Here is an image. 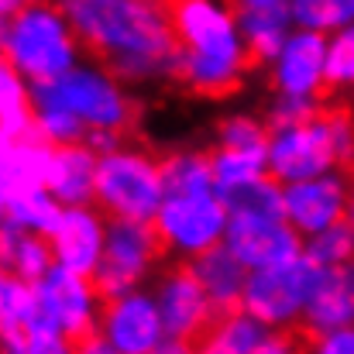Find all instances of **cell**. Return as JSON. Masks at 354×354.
I'll list each match as a JSON object with an SVG mask.
<instances>
[{
    "mask_svg": "<svg viewBox=\"0 0 354 354\" xmlns=\"http://www.w3.org/2000/svg\"><path fill=\"white\" fill-rule=\"evenodd\" d=\"M111 217L97 207V203H80V207H66L55 231H52V251L55 261L76 272L93 275L100 254H104V241H107Z\"/></svg>",
    "mask_w": 354,
    "mask_h": 354,
    "instance_id": "e0dca14e",
    "label": "cell"
},
{
    "mask_svg": "<svg viewBox=\"0 0 354 354\" xmlns=\"http://www.w3.org/2000/svg\"><path fill=\"white\" fill-rule=\"evenodd\" d=\"M0 52L31 80L45 83L86 59V48L59 0H31L7 17Z\"/></svg>",
    "mask_w": 354,
    "mask_h": 354,
    "instance_id": "8992f818",
    "label": "cell"
},
{
    "mask_svg": "<svg viewBox=\"0 0 354 354\" xmlns=\"http://www.w3.org/2000/svg\"><path fill=\"white\" fill-rule=\"evenodd\" d=\"M224 244L234 251L251 272H258V268H272V265H282V261L299 258L306 237L299 234L286 217H272V221L231 217V227H227Z\"/></svg>",
    "mask_w": 354,
    "mask_h": 354,
    "instance_id": "2e32d148",
    "label": "cell"
},
{
    "mask_svg": "<svg viewBox=\"0 0 354 354\" xmlns=\"http://www.w3.org/2000/svg\"><path fill=\"white\" fill-rule=\"evenodd\" d=\"M351 200V169H330L310 179H296V183H286V221L303 237H310L337 221H348Z\"/></svg>",
    "mask_w": 354,
    "mask_h": 354,
    "instance_id": "5bb4252c",
    "label": "cell"
},
{
    "mask_svg": "<svg viewBox=\"0 0 354 354\" xmlns=\"http://www.w3.org/2000/svg\"><path fill=\"white\" fill-rule=\"evenodd\" d=\"M151 292H155L162 320H165V354L196 351L207 327L217 317V306L210 303L193 265L169 258L162 265V272L151 279Z\"/></svg>",
    "mask_w": 354,
    "mask_h": 354,
    "instance_id": "8fae6325",
    "label": "cell"
},
{
    "mask_svg": "<svg viewBox=\"0 0 354 354\" xmlns=\"http://www.w3.org/2000/svg\"><path fill=\"white\" fill-rule=\"evenodd\" d=\"M210 169L217 186L227 193L241 183L265 176L268 172V148H231V145H214L210 148Z\"/></svg>",
    "mask_w": 354,
    "mask_h": 354,
    "instance_id": "4316f807",
    "label": "cell"
},
{
    "mask_svg": "<svg viewBox=\"0 0 354 354\" xmlns=\"http://www.w3.org/2000/svg\"><path fill=\"white\" fill-rule=\"evenodd\" d=\"M327 86L330 97L354 93V21L327 35Z\"/></svg>",
    "mask_w": 354,
    "mask_h": 354,
    "instance_id": "f546056e",
    "label": "cell"
},
{
    "mask_svg": "<svg viewBox=\"0 0 354 354\" xmlns=\"http://www.w3.org/2000/svg\"><path fill=\"white\" fill-rule=\"evenodd\" d=\"M165 196L155 214L158 237L172 261H193L196 254L224 244L231 227V207L214 179L210 151L176 148L162 155Z\"/></svg>",
    "mask_w": 354,
    "mask_h": 354,
    "instance_id": "277c9868",
    "label": "cell"
},
{
    "mask_svg": "<svg viewBox=\"0 0 354 354\" xmlns=\"http://www.w3.org/2000/svg\"><path fill=\"white\" fill-rule=\"evenodd\" d=\"M35 310V282L17 279L0 261V351L24 354V324Z\"/></svg>",
    "mask_w": 354,
    "mask_h": 354,
    "instance_id": "603a6c76",
    "label": "cell"
},
{
    "mask_svg": "<svg viewBox=\"0 0 354 354\" xmlns=\"http://www.w3.org/2000/svg\"><path fill=\"white\" fill-rule=\"evenodd\" d=\"M268 83L275 97L292 100H330L327 86V35L292 28L275 59L268 62Z\"/></svg>",
    "mask_w": 354,
    "mask_h": 354,
    "instance_id": "4fadbf2b",
    "label": "cell"
},
{
    "mask_svg": "<svg viewBox=\"0 0 354 354\" xmlns=\"http://www.w3.org/2000/svg\"><path fill=\"white\" fill-rule=\"evenodd\" d=\"M351 97H354V93H351ZM351 104H354V100H351Z\"/></svg>",
    "mask_w": 354,
    "mask_h": 354,
    "instance_id": "74e56055",
    "label": "cell"
},
{
    "mask_svg": "<svg viewBox=\"0 0 354 354\" xmlns=\"http://www.w3.org/2000/svg\"><path fill=\"white\" fill-rule=\"evenodd\" d=\"M320 272L324 268L306 251L299 258H292V261H282V265H272V268H258V272L248 275L241 306L251 310L254 317H261L272 327L299 330L303 317H306V306L313 299V289L320 282Z\"/></svg>",
    "mask_w": 354,
    "mask_h": 354,
    "instance_id": "9c48e42d",
    "label": "cell"
},
{
    "mask_svg": "<svg viewBox=\"0 0 354 354\" xmlns=\"http://www.w3.org/2000/svg\"><path fill=\"white\" fill-rule=\"evenodd\" d=\"M176 73L172 83L203 100L234 97L254 59L231 0H172Z\"/></svg>",
    "mask_w": 354,
    "mask_h": 354,
    "instance_id": "3957f363",
    "label": "cell"
},
{
    "mask_svg": "<svg viewBox=\"0 0 354 354\" xmlns=\"http://www.w3.org/2000/svg\"><path fill=\"white\" fill-rule=\"evenodd\" d=\"M348 324H354V261L320 272V282L313 289L299 334L306 344L310 337L334 330V327H348Z\"/></svg>",
    "mask_w": 354,
    "mask_h": 354,
    "instance_id": "ac0fdd59",
    "label": "cell"
},
{
    "mask_svg": "<svg viewBox=\"0 0 354 354\" xmlns=\"http://www.w3.org/2000/svg\"><path fill=\"white\" fill-rule=\"evenodd\" d=\"M169 261V251L158 237L155 221H114L107 227L104 254L93 268V282L104 299L148 286L162 265Z\"/></svg>",
    "mask_w": 354,
    "mask_h": 354,
    "instance_id": "ba28073f",
    "label": "cell"
},
{
    "mask_svg": "<svg viewBox=\"0 0 354 354\" xmlns=\"http://www.w3.org/2000/svg\"><path fill=\"white\" fill-rule=\"evenodd\" d=\"M24 3H31V0H0V17H10V14L21 10Z\"/></svg>",
    "mask_w": 354,
    "mask_h": 354,
    "instance_id": "836d02e7",
    "label": "cell"
},
{
    "mask_svg": "<svg viewBox=\"0 0 354 354\" xmlns=\"http://www.w3.org/2000/svg\"><path fill=\"white\" fill-rule=\"evenodd\" d=\"M83 354H165V320L155 292L141 286L104 299Z\"/></svg>",
    "mask_w": 354,
    "mask_h": 354,
    "instance_id": "30bf717a",
    "label": "cell"
},
{
    "mask_svg": "<svg viewBox=\"0 0 354 354\" xmlns=\"http://www.w3.org/2000/svg\"><path fill=\"white\" fill-rule=\"evenodd\" d=\"M351 179H354V165H351Z\"/></svg>",
    "mask_w": 354,
    "mask_h": 354,
    "instance_id": "8d00e7d4",
    "label": "cell"
},
{
    "mask_svg": "<svg viewBox=\"0 0 354 354\" xmlns=\"http://www.w3.org/2000/svg\"><path fill=\"white\" fill-rule=\"evenodd\" d=\"M306 351L317 354H354V324L348 327H334V330H324L317 337L306 341Z\"/></svg>",
    "mask_w": 354,
    "mask_h": 354,
    "instance_id": "1f68e13d",
    "label": "cell"
},
{
    "mask_svg": "<svg viewBox=\"0 0 354 354\" xmlns=\"http://www.w3.org/2000/svg\"><path fill=\"white\" fill-rule=\"evenodd\" d=\"M35 296L41 313L66 334V341L73 344V351H83L86 341L97 330L100 310H104V296L93 282V275L66 268V265H52L38 282H35Z\"/></svg>",
    "mask_w": 354,
    "mask_h": 354,
    "instance_id": "7c38bea8",
    "label": "cell"
},
{
    "mask_svg": "<svg viewBox=\"0 0 354 354\" xmlns=\"http://www.w3.org/2000/svg\"><path fill=\"white\" fill-rule=\"evenodd\" d=\"M189 265H193L196 279L203 282V289H207L210 303L217 306V313L221 310H231V306H241L251 268L237 258L227 244H217V248L196 254Z\"/></svg>",
    "mask_w": 354,
    "mask_h": 354,
    "instance_id": "ffe728a7",
    "label": "cell"
},
{
    "mask_svg": "<svg viewBox=\"0 0 354 354\" xmlns=\"http://www.w3.org/2000/svg\"><path fill=\"white\" fill-rule=\"evenodd\" d=\"M0 261L24 282H38L52 265H55V251L52 241L45 234L24 231L17 224H3L0 227Z\"/></svg>",
    "mask_w": 354,
    "mask_h": 354,
    "instance_id": "7402d4cb",
    "label": "cell"
},
{
    "mask_svg": "<svg viewBox=\"0 0 354 354\" xmlns=\"http://www.w3.org/2000/svg\"><path fill=\"white\" fill-rule=\"evenodd\" d=\"M35 134L48 145H90L107 151L131 138L138 127V100L131 83H124L100 59H83L69 73L31 83Z\"/></svg>",
    "mask_w": 354,
    "mask_h": 354,
    "instance_id": "7a4b0ae2",
    "label": "cell"
},
{
    "mask_svg": "<svg viewBox=\"0 0 354 354\" xmlns=\"http://www.w3.org/2000/svg\"><path fill=\"white\" fill-rule=\"evenodd\" d=\"M296 28L334 35L354 21V0H289Z\"/></svg>",
    "mask_w": 354,
    "mask_h": 354,
    "instance_id": "83f0119b",
    "label": "cell"
},
{
    "mask_svg": "<svg viewBox=\"0 0 354 354\" xmlns=\"http://www.w3.org/2000/svg\"><path fill=\"white\" fill-rule=\"evenodd\" d=\"M0 127L10 138L35 134V104H31V80L0 52Z\"/></svg>",
    "mask_w": 354,
    "mask_h": 354,
    "instance_id": "cb8c5ba5",
    "label": "cell"
},
{
    "mask_svg": "<svg viewBox=\"0 0 354 354\" xmlns=\"http://www.w3.org/2000/svg\"><path fill=\"white\" fill-rule=\"evenodd\" d=\"M354 165V104L324 100L313 114L268 124V172L279 183Z\"/></svg>",
    "mask_w": 354,
    "mask_h": 354,
    "instance_id": "5b68a950",
    "label": "cell"
},
{
    "mask_svg": "<svg viewBox=\"0 0 354 354\" xmlns=\"http://www.w3.org/2000/svg\"><path fill=\"white\" fill-rule=\"evenodd\" d=\"M7 224V196H3V189H0V227Z\"/></svg>",
    "mask_w": 354,
    "mask_h": 354,
    "instance_id": "e575fe53",
    "label": "cell"
},
{
    "mask_svg": "<svg viewBox=\"0 0 354 354\" xmlns=\"http://www.w3.org/2000/svg\"><path fill=\"white\" fill-rule=\"evenodd\" d=\"M303 251L320 265V268H334V265H348L354 261V227L351 221H337L324 231L306 237Z\"/></svg>",
    "mask_w": 354,
    "mask_h": 354,
    "instance_id": "f1b7e54d",
    "label": "cell"
},
{
    "mask_svg": "<svg viewBox=\"0 0 354 354\" xmlns=\"http://www.w3.org/2000/svg\"><path fill=\"white\" fill-rule=\"evenodd\" d=\"M214 145H231V148H268V120L254 114H231L217 124Z\"/></svg>",
    "mask_w": 354,
    "mask_h": 354,
    "instance_id": "4dcf8cb0",
    "label": "cell"
},
{
    "mask_svg": "<svg viewBox=\"0 0 354 354\" xmlns=\"http://www.w3.org/2000/svg\"><path fill=\"white\" fill-rule=\"evenodd\" d=\"M196 351L203 354H289V351H306L303 334L299 330H282L265 324L261 317H254L244 306L221 310L214 317V324L207 327L203 341Z\"/></svg>",
    "mask_w": 354,
    "mask_h": 354,
    "instance_id": "9a60e30c",
    "label": "cell"
},
{
    "mask_svg": "<svg viewBox=\"0 0 354 354\" xmlns=\"http://www.w3.org/2000/svg\"><path fill=\"white\" fill-rule=\"evenodd\" d=\"M90 59L111 66L124 83H172L176 28L172 0H59Z\"/></svg>",
    "mask_w": 354,
    "mask_h": 354,
    "instance_id": "6da1fadb",
    "label": "cell"
},
{
    "mask_svg": "<svg viewBox=\"0 0 354 354\" xmlns=\"http://www.w3.org/2000/svg\"><path fill=\"white\" fill-rule=\"evenodd\" d=\"M237 24H241V35H244L248 48H251L254 66H268L275 59V52L282 48V41L296 28L289 3L286 7H241L237 10Z\"/></svg>",
    "mask_w": 354,
    "mask_h": 354,
    "instance_id": "44dd1931",
    "label": "cell"
},
{
    "mask_svg": "<svg viewBox=\"0 0 354 354\" xmlns=\"http://www.w3.org/2000/svg\"><path fill=\"white\" fill-rule=\"evenodd\" d=\"M224 200L231 207V217H248V221L286 217V183H279L272 172L254 176L234 189H227Z\"/></svg>",
    "mask_w": 354,
    "mask_h": 354,
    "instance_id": "d4e9b609",
    "label": "cell"
},
{
    "mask_svg": "<svg viewBox=\"0 0 354 354\" xmlns=\"http://www.w3.org/2000/svg\"><path fill=\"white\" fill-rule=\"evenodd\" d=\"M165 196L162 155L124 138L97 158V207L114 221H155Z\"/></svg>",
    "mask_w": 354,
    "mask_h": 354,
    "instance_id": "52a82bcc",
    "label": "cell"
},
{
    "mask_svg": "<svg viewBox=\"0 0 354 354\" xmlns=\"http://www.w3.org/2000/svg\"><path fill=\"white\" fill-rule=\"evenodd\" d=\"M97 158L100 151L90 145H55L45 186L62 207L97 203Z\"/></svg>",
    "mask_w": 354,
    "mask_h": 354,
    "instance_id": "d6986e66",
    "label": "cell"
},
{
    "mask_svg": "<svg viewBox=\"0 0 354 354\" xmlns=\"http://www.w3.org/2000/svg\"><path fill=\"white\" fill-rule=\"evenodd\" d=\"M62 210L66 207L52 196L48 186H31V189H24V193H17V196L7 200V224H17L24 231L52 237Z\"/></svg>",
    "mask_w": 354,
    "mask_h": 354,
    "instance_id": "484cf974",
    "label": "cell"
},
{
    "mask_svg": "<svg viewBox=\"0 0 354 354\" xmlns=\"http://www.w3.org/2000/svg\"><path fill=\"white\" fill-rule=\"evenodd\" d=\"M231 3L241 10V7H286L289 0H231Z\"/></svg>",
    "mask_w": 354,
    "mask_h": 354,
    "instance_id": "d6a6232c",
    "label": "cell"
},
{
    "mask_svg": "<svg viewBox=\"0 0 354 354\" xmlns=\"http://www.w3.org/2000/svg\"><path fill=\"white\" fill-rule=\"evenodd\" d=\"M10 141H14V138H10V134H7V131H3V127H0V151H3V148H7V145H10Z\"/></svg>",
    "mask_w": 354,
    "mask_h": 354,
    "instance_id": "d590c367",
    "label": "cell"
}]
</instances>
